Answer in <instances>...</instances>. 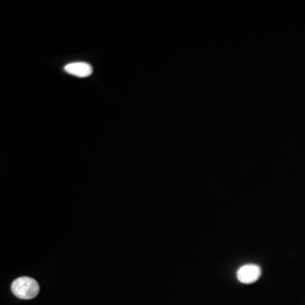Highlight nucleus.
<instances>
[{"label":"nucleus","mask_w":305,"mask_h":305,"mask_svg":"<svg viewBox=\"0 0 305 305\" xmlns=\"http://www.w3.org/2000/svg\"><path fill=\"white\" fill-rule=\"evenodd\" d=\"M66 73L71 74L77 77H87L93 73V67L86 62L70 63L64 68Z\"/></svg>","instance_id":"7ed1b4c3"},{"label":"nucleus","mask_w":305,"mask_h":305,"mask_svg":"<svg viewBox=\"0 0 305 305\" xmlns=\"http://www.w3.org/2000/svg\"><path fill=\"white\" fill-rule=\"evenodd\" d=\"M237 279L242 283L250 284L259 279L261 275V269L257 264H245L237 270Z\"/></svg>","instance_id":"f03ea898"},{"label":"nucleus","mask_w":305,"mask_h":305,"mask_svg":"<svg viewBox=\"0 0 305 305\" xmlns=\"http://www.w3.org/2000/svg\"><path fill=\"white\" fill-rule=\"evenodd\" d=\"M12 292L21 299H32L39 293V285L31 277H20L12 283Z\"/></svg>","instance_id":"f257e3e1"}]
</instances>
